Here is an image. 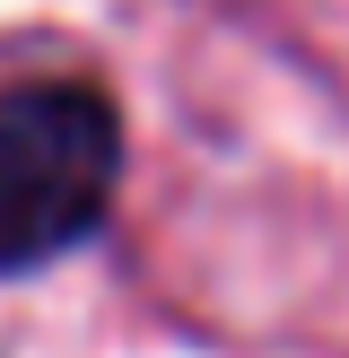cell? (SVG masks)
<instances>
[{
  "label": "cell",
  "instance_id": "cell-1",
  "mask_svg": "<svg viewBox=\"0 0 349 358\" xmlns=\"http://www.w3.org/2000/svg\"><path fill=\"white\" fill-rule=\"evenodd\" d=\"M122 184V114L96 79L0 87V280L87 245Z\"/></svg>",
  "mask_w": 349,
  "mask_h": 358
}]
</instances>
